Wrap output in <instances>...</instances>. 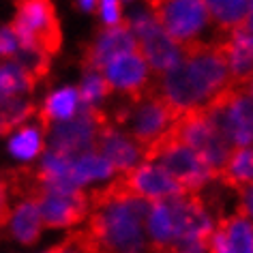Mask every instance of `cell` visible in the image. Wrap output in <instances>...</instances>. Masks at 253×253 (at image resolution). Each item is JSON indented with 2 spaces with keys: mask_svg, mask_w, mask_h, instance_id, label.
Masks as SVG:
<instances>
[{
  "mask_svg": "<svg viewBox=\"0 0 253 253\" xmlns=\"http://www.w3.org/2000/svg\"><path fill=\"white\" fill-rule=\"evenodd\" d=\"M236 211L243 212L245 217L253 223V185H251V187H245V189H240V191H238Z\"/></svg>",
  "mask_w": 253,
  "mask_h": 253,
  "instance_id": "f1b7e54d",
  "label": "cell"
},
{
  "mask_svg": "<svg viewBox=\"0 0 253 253\" xmlns=\"http://www.w3.org/2000/svg\"><path fill=\"white\" fill-rule=\"evenodd\" d=\"M146 9L178 45L200 41V33L211 22L204 0H153L146 2Z\"/></svg>",
  "mask_w": 253,
  "mask_h": 253,
  "instance_id": "ba28073f",
  "label": "cell"
},
{
  "mask_svg": "<svg viewBox=\"0 0 253 253\" xmlns=\"http://www.w3.org/2000/svg\"><path fill=\"white\" fill-rule=\"evenodd\" d=\"M37 84V78L22 65L15 60H4L0 65V105L17 97H33Z\"/></svg>",
  "mask_w": 253,
  "mask_h": 253,
  "instance_id": "e0dca14e",
  "label": "cell"
},
{
  "mask_svg": "<svg viewBox=\"0 0 253 253\" xmlns=\"http://www.w3.org/2000/svg\"><path fill=\"white\" fill-rule=\"evenodd\" d=\"M146 234L153 247H172L180 243L178 234V219H176L172 200L168 202H155L150 208L148 221H146Z\"/></svg>",
  "mask_w": 253,
  "mask_h": 253,
  "instance_id": "9a60e30c",
  "label": "cell"
},
{
  "mask_svg": "<svg viewBox=\"0 0 253 253\" xmlns=\"http://www.w3.org/2000/svg\"><path fill=\"white\" fill-rule=\"evenodd\" d=\"M9 26L20 39L22 49H37L49 58L60 54L62 28L56 4L49 0H17Z\"/></svg>",
  "mask_w": 253,
  "mask_h": 253,
  "instance_id": "7a4b0ae2",
  "label": "cell"
},
{
  "mask_svg": "<svg viewBox=\"0 0 253 253\" xmlns=\"http://www.w3.org/2000/svg\"><path fill=\"white\" fill-rule=\"evenodd\" d=\"M15 62L22 65L28 73H33L37 82H43L49 75V69H52V58L37 49H20V54L15 56Z\"/></svg>",
  "mask_w": 253,
  "mask_h": 253,
  "instance_id": "484cf974",
  "label": "cell"
},
{
  "mask_svg": "<svg viewBox=\"0 0 253 253\" xmlns=\"http://www.w3.org/2000/svg\"><path fill=\"white\" fill-rule=\"evenodd\" d=\"M39 206L43 225L52 230H62V227H73L88 221L90 208V191L78 189V191H56V189H43L39 198L35 200Z\"/></svg>",
  "mask_w": 253,
  "mask_h": 253,
  "instance_id": "8fae6325",
  "label": "cell"
},
{
  "mask_svg": "<svg viewBox=\"0 0 253 253\" xmlns=\"http://www.w3.org/2000/svg\"><path fill=\"white\" fill-rule=\"evenodd\" d=\"M182 62L159 78L163 99L178 116L206 107L214 97L232 86V73L221 39L211 43H187L182 45Z\"/></svg>",
  "mask_w": 253,
  "mask_h": 253,
  "instance_id": "6da1fadb",
  "label": "cell"
},
{
  "mask_svg": "<svg viewBox=\"0 0 253 253\" xmlns=\"http://www.w3.org/2000/svg\"><path fill=\"white\" fill-rule=\"evenodd\" d=\"M110 114L97 105H82L69 120L52 123L47 133V150L80 159L84 155L97 153V135L105 125H110Z\"/></svg>",
  "mask_w": 253,
  "mask_h": 253,
  "instance_id": "277c9868",
  "label": "cell"
},
{
  "mask_svg": "<svg viewBox=\"0 0 253 253\" xmlns=\"http://www.w3.org/2000/svg\"><path fill=\"white\" fill-rule=\"evenodd\" d=\"M73 9H82V11H86V13H94V15H99L101 2H73Z\"/></svg>",
  "mask_w": 253,
  "mask_h": 253,
  "instance_id": "f546056e",
  "label": "cell"
},
{
  "mask_svg": "<svg viewBox=\"0 0 253 253\" xmlns=\"http://www.w3.org/2000/svg\"><path fill=\"white\" fill-rule=\"evenodd\" d=\"M211 20L219 28L221 35H230L234 30H240L245 26L247 17L251 13V2H219L211 0L206 2Z\"/></svg>",
  "mask_w": 253,
  "mask_h": 253,
  "instance_id": "7402d4cb",
  "label": "cell"
},
{
  "mask_svg": "<svg viewBox=\"0 0 253 253\" xmlns=\"http://www.w3.org/2000/svg\"><path fill=\"white\" fill-rule=\"evenodd\" d=\"M82 60L80 65L86 71L103 73V69L125 54H140V43L135 33L131 30L129 17H125L116 26H99L92 41L82 43Z\"/></svg>",
  "mask_w": 253,
  "mask_h": 253,
  "instance_id": "30bf717a",
  "label": "cell"
},
{
  "mask_svg": "<svg viewBox=\"0 0 253 253\" xmlns=\"http://www.w3.org/2000/svg\"><path fill=\"white\" fill-rule=\"evenodd\" d=\"M20 39H17V35L13 33V28L9 26H2L0 28V58L4 60H15V56L20 54Z\"/></svg>",
  "mask_w": 253,
  "mask_h": 253,
  "instance_id": "4316f807",
  "label": "cell"
},
{
  "mask_svg": "<svg viewBox=\"0 0 253 253\" xmlns=\"http://www.w3.org/2000/svg\"><path fill=\"white\" fill-rule=\"evenodd\" d=\"M219 185L240 191L253 185V148H236L217 178Z\"/></svg>",
  "mask_w": 253,
  "mask_h": 253,
  "instance_id": "d6986e66",
  "label": "cell"
},
{
  "mask_svg": "<svg viewBox=\"0 0 253 253\" xmlns=\"http://www.w3.org/2000/svg\"><path fill=\"white\" fill-rule=\"evenodd\" d=\"M103 75L114 88V92H120L129 101L142 99L157 82V75L150 71L148 62L142 58V54L118 56L103 69Z\"/></svg>",
  "mask_w": 253,
  "mask_h": 253,
  "instance_id": "7c38bea8",
  "label": "cell"
},
{
  "mask_svg": "<svg viewBox=\"0 0 253 253\" xmlns=\"http://www.w3.org/2000/svg\"><path fill=\"white\" fill-rule=\"evenodd\" d=\"M243 88H245V90H247V92H249V94H251V97H253V78H251L249 82H247V84H245Z\"/></svg>",
  "mask_w": 253,
  "mask_h": 253,
  "instance_id": "1f68e13d",
  "label": "cell"
},
{
  "mask_svg": "<svg viewBox=\"0 0 253 253\" xmlns=\"http://www.w3.org/2000/svg\"><path fill=\"white\" fill-rule=\"evenodd\" d=\"M125 180L126 189L135 195V198L148 200V202H168L174 198H180L187 191L163 169L159 163L142 161L131 172L120 174Z\"/></svg>",
  "mask_w": 253,
  "mask_h": 253,
  "instance_id": "4fadbf2b",
  "label": "cell"
},
{
  "mask_svg": "<svg viewBox=\"0 0 253 253\" xmlns=\"http://www.w3.org/2000/svg\"><path fill=\"white\" fill-rule=\"evenodd\" d=\"M114 168L107 163L103 157L97 155V153H90V155H84L80 159L73 161V172H71V178L75 185L84 187L92 180H103V178H110L114 176Z\"/></svg>",
  "mask_w": 253,
  "mask_h": 253,
  "instance_id": "cb8c5ba5",
  "label": "cell"
},
{
  "mask_svg": "<svg viewBox=\"0 0 253 253\" xmlns=\"http://www.w3.org/2000/svg\"><path fill=\"white\" fill-rule=\"evenodd\" d=\"M43 217L41 211L35 202H20L13 208V219H11V234L15 236L17 243L22 245H35L41 238L43 232Z\"/></svg>",
  "mask_w": 253,
  "mask_h": 253,
  "instance_id": "ac0fdd59",
  "label": "cell"
},
{
  "mask_svg": "<svg viewBox=\"0 0 253 253\" xmlns=\"http://www.w3.org/2000/svg\"><path fill=\"white\" fill-rule=\"evenodd\" d=\"M123 2H116V0H103L99 9L101 15V26H116L125 20L123 17Z\"/></svg>",
  "mask_w": 253,
  "mask_h": 253,
  "instance_id": "83f0119b",
  "label": "cell"
},
{
  "mask_svg": "<svg viewBox=\"0 0 253 253\" xmlns=\"http://www.w3.org/2000/svg\"><path fill=\"white\" fill-rule=\"evenodd\" d=\"M129 22H131V30H133L137 37V43H140L142 58L148 62L150 71H153L157 78L166 75L169 69H174L178 62H182V58H185L182 45H178V43L157 24V20L150 15L148 9L137 11L135 15L129 17Z\"/></svg>",
  "mask_w": 253,
  "mask_h": 253,
  "instance_id": "9c48e42d",
  "label": "cell"
},
{
  "mask_svg": "<svg viewBox=\"0 0 253 253\" xmlns=\"http://www.w3.org/2000/svg\"><path fill=\"white\" fill-rule=\"evenodd\" d=\"M144 161L159 163L187 193H202L211 182H217V176L208 163L193 148L176 142L169 133L146 148Z\"/></svg>",
  "mask_w": 253,
  "mask_h": 253,
  "instance_id": "3957f363",
  "label": "cell"
},
{
  "mask_svg": "<svg viewBox=\"0 0 253 253\" xmlns=\"http://www.w3.org/2000/svg\"><path fill=\"white\" fill-rule=\"evenodd\" d=\"M204 110L234 150L253 146V97L245 88L230 86Z\"/></svg>",
  "mask_w": 253,
  "mask_h": 253,
  "instance_id": "8992f818",
  "label": "cell"
},
{
  "mask_svg": "<svg viewBox=\"0 0 253 253\" xmlns=\"http://www.w3.org/2000/svg\"><path fill=\"white\" fill-rule=\"evenodd\" d=\"M243 30H245V33H249V35L253 37V2H251V13H249V17H247V22H245Z\"/></svg>",
  "mask_w": 253,
  "mask_h": 253,
  "instance_id": "4dcf8cb0",
  "label": "cell"
},
{
  "mask_svg": "<svg viewBox=\"0 0 253 253\" xmlns=\"http://www.w3.org/2000/svg\"><path fill=\"white\" fill-rule=\"evenodd\" d=\"M78 94H80V103L82 105H97L107 97L114 94V88L110 86V82L105 80L103 73H97V71H86L82 75V82L78 86Z\"/></svg>",
  "mask_w": 253,
  "mask_h": 253,
  "instance_id": "d4e9b609",
  "label": "cell"
},
{
  "mask_svg": "<svg viewBox=\"0 0 253 253\" xmlns=\"http://www.w3.org/2000/svg\"><path fill=\"white\" fill-rule=\"evenodd\" d=\"M129 101V99H126ZM129 120H126L125 133H129L140 146L146 150L155 142H159L163 135L172 129V125L180 116L176 114L169 103L163 99L161 88H159V78L153 84V88L137 101H129Z\"/></svg>",
  "mask_w": 253,
  "mask_h": 253,
  "instance_id": "52a82bcc",
  "label": "cell"
},
{
  "mask_svg": "<svg viewBox=\"0 0 253 253\" xmlns=\"http://www.w3.org/2000/svg\"><path fill=\"white\" fill-rule=\"evenodd\" d=\"M47 150V135L43 126L37 125H24L17 129V133L9 142V153L22 161H33L35 157Z\"/></svg>",
  "mask_w": 253,
  "mask_h": 253,
  "instance_id": "ffe728a7",
  "label": "cell"
},
{
  "mask_svg": "<svg viewBox=\"0 0 253 253\" xmlns=\"http://www.w3.org/2000/svg\"><path fill=\"white\" fill-rule=\"evenodd\" d=\"M37 103L33 97H17L0 105V135H9L11 131L22 129L26 120L37 116Z\"/></svg>",
  "mask_w": 253,
  "mask_h": 253,
  "instance_id": "603a6c76",
  "label": "cell"
},
{
  "mask_svg": "<svg viewBox=\"0 0 253 253\" xmlns=\"http://www.w3.org/2000/svg\"><path fill=\"white\" fill-rule=\"evenodd\" d=\"M78 107H80L78 88L67 86V88H62V90L47 94V99L43 101V107L39 110V114H37V123L43 126V131H45V135H47L52 123L69 120L78 112Z\"/></svg>",
  "mask_w": 253,
  "mask_h": 253,
  "instance_id": "2e32d148",
  "label": "cell"
},
{
  "mask_svg": "<svg viewBox=\"0 0 253 253\" xmlns=\"http://www.w3.org/2000/svg\"><path fill=\"white\" fill-rule=\"evenodd\" d=\"M214 225L225 234L232 253H253V223L243 212H234L214 221Z\"/></svg>",
  "mask_w": 253,
  "mask_h": 253,
  "instance_id": "44dd1931",
  "label": "cell"
},
{
  "mask_svg": "<svg viewBox=\"0 0 253 253\" xmlns=\"http://www.w3.org/2000/svg\"><path fill=\"white\" fill-rule=\"evenodd\" d=\"M168 133L172 135L176 142L193 148L195 153L208 163V168L212 169L217 178H219V174L223 172V168L227 166V161H230V157L234 153L230 142H227L225 137L221 135V131L212 125V120L208 118L204 107L182 114L172 125V129H169Z\"/></svg>",
  "mask_w": 253,
  "mask_h": 253,
  "instance_id": "5b68a950",
  "label": "cell"
},
{
  "mask_svg": "<svg viewBox=\"0 0 253 253\" xmlns=\"http://www.w3.org/2000/svg\"><path fill=\"white\" fill-rule=\"evenodd\" d=\"M144 150L133 137L116 129L112 123L105 125L97 135V155L114 168L116 174H126L144 161Z\"/></svg>",
  "mask_w": 253,
  "mask_h": 253,
  "instance_id": "5bb4252c",
  "label": "cell"
}]
</instances>
